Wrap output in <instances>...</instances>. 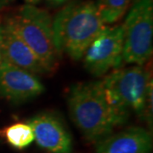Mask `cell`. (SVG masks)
Masks as SVG:
<instances>
[{
  "label": "cell",
  "instance_id": "1",
  "mask_svg": "<svg viewBox=\"0 0 153 153\" xmlns=\"http://www.w3.org/2000/svg\"><path fill=\"white\" fill-rule=\"evenodd\" d=\"M67 105L71 121L89 142H99L128 119L110 104L100 81L73 85Z\"/></svg>",
  "mask_w": 153,
  "mask_h": 153
},
{
  "label": "cell",
  "instance_id": "2",
  "mask_svg": "<svg viewBox=\"0 0 153 153\" xmlns=\"http://www.w3.org/2000/svg\"><path fill=\"white\" fill-rule=\"evenodd\" d=\"M97 4L93 1L66 4L52 20L53 36L59 55L82 59L88 47L104 28Z\"/></svg>",
  "mask_w": 153,
  "mask_h": 153
},
{
  "label": "cell",
  "instance_id": "3",
  "mask_svg": "<svg viewBox=\"0 0 153 153\" xmlns=\"http://www.w3.org/2000/svg\"><path fill=\"white\" fill-rule=\"evenodd\" d=\"M100 82L115 109L128 117L132 112L143 117L148 94L153 88L151 74L143 65L113 70Z\"/></svg>",
  "mask_w": 153,
  "mask_h": 153
},
{
  "label": "cell",
  "instance_id": "4",
  "mask_svg": "<svg viewBox=\"0 0 153 153\" xmlns=\"http://www.w3.org/2000/svg\"><path fill=\"white\" fill-rule=\"evenodd\" d=\"M9 19L26 44L49 71H52L60 55L55 48L52 19L49 13L27 4L22 5L16 14Z\"/></svg>",
  "mask_w": 153,
  "mask_h": 153
},
{
  "label": "cell",
  "instance_id": "5",
  "mask_svg": "<svg viewBox=\"0 0 153 153\" xmlns=\"http://www.w3.org/2000/svg\"><path fill=\"white\" fill-rule=\"evenodd\" d=\"M122 25L123 60L132 65H144L152 55L153 0H134Z\"/></svg>",
  "mask_w": 153,
  "mask_h": 153
},
{
  "label": "cell",
  "instance_id": "6",
  "mask_svg": "<svg viewBox=\"0 0 153 153\" xmlns=\"http://www.w3.org/2000/svg\"><path fill=\"white\" fill-rule=\"evenodd\" d=\"M123 25L105 27L94 38L82 56L84 66L90 74L101 76L119 67L123 60Z\"/></svg>",
  "mask_w": 153,
  "mask_h": 153
},
{
  "label": "cell",
  "instance_id": "7",
  "mask_svg": "<svg viewBox=\"0 0 153 153\" xmlns=\"http://www.w3.org/2000/svg\"><path fill=\"white\" fill-rule=\"evenodd\" d=\"M45 91L37 75L2 60L0 63V96L13 103H23Z\"/></svg>",
  "mask_w": 153,
  "mask_h": 153
},
{
  "label": "cell",
  "instance_id": "8",
  "mask_svg": "<svg viewBox=\"0 0 153 153\" xmlns=\"http://www.w3.org/2000/svg\"><path fill=\"white\" fill-rule=\"evenodd\" d=\"M32 127L34 141L49 153H71L72 139L66 126L55 114L44 112L27 120Z\"/></svg>",
  "mask_w": 153,
  "mask_h": 153
},
{
  "label": "cell",
  "instance_id": "9",
  "mask_svg": "<svg viewBox=\"0 0 153 153\" xmlns=\"http://www.w3.org/2000/svg\"><path fill=\"white\" fill-rule=\"evenodd\" d=\"M2 55L3 60L11 65L35 75H42L49 71L38 55L18 34L10 19H7L3 24Z\"/></svg>",
  "mask_w": 153,
  "mask_h": 153
},
{
  "label": "cell",
  "instance_id": "10",
  "mask_svg": "<svg viewBox=\"0 0 153 153\" xmlns=\"http://www.w3.org/2000/svg\"><path fill=\"white\" fill-rule=\"evenodd\" d=\"M152 145V136L147 129L130 127L97 142L95 153H151Z\"/></svg>",
  "mask_w": 153,
  "mask_h": 153
},
{
  "label": "cell",
  "instance_id": "11",
  "mask_svg": "<svg viewBox=\"0 0 153 153\" xmlns=\"http://www.w3.org/2000/svg\"><path fill=\"white\" fill-rule=\"evenodd\" d=\"M0 136L13 148L23 150L34 141L32 127L27 123H16L0 130Z\"/></svg>",
  "mask_w": 153,
  "mask_h": 153
},
{
  "label": "cell",
  "instance_id": "12",
  "mask_svg": "<svg viewBox=\"0 0 153 153\" xmlns=\"http://www.w3.org/2000/svg\"><path fill=\"white\" fill-rule=\"evenodd\" d=\"M131 0H100L99 11L105 24H113L124 16Z\"/></svg>",
  "mask_w": 153,
  "mask_h": 153
},
{
  "label": "cell",
  "instance_id": "13",
  "mask_svg": "<svg viewBox=\"0 0 153 153\" xmlns=\"http://www.w3.org/2000/svg\"><path fill=\"white\" fill-rule=\"evenodd\" d=\"M46 1H47V3L49 4V5L53 6V7H57V6L64 4L68 0H46Z\"/></svg>",
  "mask_w": 153,
  "mask_h": 153
},
{
  "label": "cell",
  "instance_id": "14",
  "mask_svg": "<svg viewBox=\"0 0 153 153\" xmlns=\"http://www.w3.org/2000/svg\"><path fill=\"white\" fill-rule=\"evenodd\" d=\"M2 36H3V24L0 22V63L3 60V55H2Z\"/></svg>",
  "mask_w": 153,
  "mask_h": 153
},
{
  "label": "cell",
  "instance_id": "15",
  "mask_svg": "<svg viewBox=\"0 0 153 153\" xmlns=\"http://www.w3.org/2000/svg\"><path fill=\"white\" fill-rule=\"evenodd\" d=\"M14 0H0V10L10 5Z\"/></svg>",
  "mask_w": 153,
  "mask_h": 153
},
{
  "label": "cell",
  "instance_id": "16",
  "mask_svg": "<svg viewBox=\"0 0 153 153\" xmlns=\"http://www.w3.org/2000/svg\"><path fill=\"white\" fill-rule=\"evenodd\" d=\"M24 1L27 2L29 4H38L40 0H24Z\"/></svg>",
  "mask_w": 153,
  "mask_h": 153
}]
</instances>
